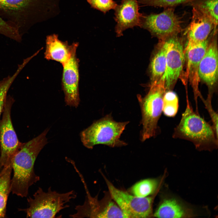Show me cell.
Instances as JSON below:
<instances>
[{
	"label": "cell",
	"instance_id": "9",
	"mask_svg": "<svg viewBox=\"0 0 218 218\" xmlns=\"http://www.w3.org/2000/svg\"><path fill=\"white\" fill-rule=\"evenodd\" d=\"M38 0H0V16L22 36L31 25Z\"/></svg>",
	"mask_w": 218,
	"mask_h": 218
},
{
	"label": "cell",
	"instance_id": "24",
	"mask_svg": "<svg viewBox=\"0 0 218 218\" xmlns=\"http://www.w3.org/2000/svg\"><path fill=\"white\" fill-rule=\"evenodd\" d=\"M195 0H138L139 3L142 6H150L154 7L174 8L181 4L192 3Z\"/></svg>",
	"mask_w": 218,
	"mask_h": 218
},
{
	"label": "cell",
	"instance_id": "16",
	"mask_svg": "<svg viewBox=\"0 0 218 218\" xmlns=\"http://www.w3.org/2000/svg\"><path fill=\"white\" fill-rule=\"evenodd\" d=\"M218 53L216 39L209 43L198 68V76L211 89L216 83L218 78Z\"/></svg>",
	"mask_w": 218,
	"mask_h": 218
},
{
	"label": "cell",
	"instance_id": "5",
	"mask_svg": "<svg viewBox=\"0 0 218 218\" xmlns=\"http://www.w3.org/2000/svg\"><path fill=\"white\" fill-rule=\"evenodd\" d=\"M166 91L164 83L159 81L151 85L144 97H138L142 114V141L155 136L157 133L158 123L162 113L163 97Z\"/></svg>",
	"mask_w": 218,
	"mask_h": 218
},
{
	"label": "cell",
	"instance_id": "22",
	"mask_svg": "<svg viewBox=\"0 0 218 218\" xmlns=\"http://www.w3.org/2000/svg\"><path fill=\"white\" fill-rule=\"evenodd\" d=\"M179 99L177 94L171 90L167 91L163 97L162 112L166 116H175L178 112Z\"/></svg>",
	"mask_w": 218,
	"mask_h": 218
},
{
	"label": "cell",
	"instance_id": "27",
	"mask_svg": "<svg viewBox=\"0 0 218 218\" xmlns=\"http://www.w3.org/2000/svg\"><path fill=\"white\" fill-rule=\"evenodd\" d=\"M200 97L209 114L212 123V127L216 136L218 137V114L212 107L211 99L208 97L206 100H205L201 96Z\"/></svg>",
	"mask_w": 218,
	"mask_h": 218
},
{
	"label": "cell",
	"instance_id": "12",
	"mask_svg": "<svg viewBox=\"0 0 218 218\" xmlns=\"http://www.w3.org/2000/svg\"><path fill=\"white\" fill-rule=\"evenodd\" d=\"M76 51L72 54L69 60L62 65L61 83L66 104L77 107L80 103L79 83L80 79L79 61Z\"/></svg>",
	"mask_w": 218,
	"mask_h": 218
},
{
	"label": "cell",
	"instance_id": "26",
	"mask_svg": "<svg viewBox=\"0 0 218 218\" xmlns=\"http://www.w3.org/2000/svg\"><path fill=\"white\" fill-rule=\"evenodd\" d=\"M91 7L105 14L111 9L115 8L117 4L113 0H87Z\"/></svg>",
	"mask_w": 218,
	"mask_h": 218
},
{
	"label": "cell",
	"instance_id": "23",
	"mask_svg": "<svg viewBox=\"0 0 218 218\" xmlns=\"http://www.w3.org/2000/svg\"><path fill=\"white\" fill-rule=\"evenodd\" d=\"M22 69V66H18L16 71L12 76L9 75L0 81V117L4 109L8 92L12 83Z\"/></svg>",
	"mask_w": 218,
	"mask_h": 218
},
{
	"label": "cell",
	"instance_id": "17",
	"mask_svg": "<svg viewBox=\"0 0 218 218\" xmlns=\"http://www.w3.org/2000/svg\"><path fill=\"white\" fill-rule=\"evenodd\" d=\"M78 45L77 42L69 45L67 41L60 40L58 35L53 34L47 36L46 40L45 58L48 60L58 62L62 65L70 58Z\"/></svg>",
	"mask_w": 218,
	"mask_h": 218
},
{
	"label": "cell",
	"instance_id": "18",
	"mask_svg": "<svg viewBox=\"0 0 218 218\" xmlns=\"http://www.w3.org/2000/svg\"><path fill=\"white\" fill-rule=\"evenodd\" d=\"M196 214L191 208L177 199L169 196L162 199L153 216L161 218H191Z\"/></svg>",
	"mask_w": 218,
	"mask_h": 218
},
{
	"label": "cell",
	"instance_id": "3",
	"mask_svg": "<svg viewBox=\"0 0 218 218\" xmlns=\"http://www.w3.org/2000/svg\"><path fill=\"white\" fill-rule=\"evenodd\" d=\"M77 196L73 190L59 193L50 187L45 192L38 187L33 197L27 198L28 207L19 210L25 212L27 218H55L61 211L69 206L66 204Z\"/></svg>",
	"mask_w": 218,
	"mask_h": 218
},
{
	"label": "cell",
	"instance_id": "19",
	"mask_svg": "<svg viewBox=\"0 0 218 218\" xmlns=\"http://www.w3.org/2000/svg\"><path fill=\"white\" fill-rule=\"evenodd\" d=\"M166 173L160 179H145L136 183L130 189V193L140 197H145L152 195L160 189Z\"/></svg>",
	"mask_w": 218,
	"mask_h": 218
},
{
	"label": "cell",
	"instance_id": "6",
	"mask_svg": "<svg viewBox=\"0 0 218 218\" xmlns=\"http://www.w3.org/2000/svg\"><path fill=\"white\" fill-rule=\"evenodd\" d=\"M109 194L125 218H145L153 216V204L159 190L150 196L140 197L115 187L106 177Z\"/></svg>",
	"mask_w": 218,
	"mask_h": 218
},
{
	"label": "cell",
	"instance_id": "8",
	"mask_svg": "<svg viewBox=\"0 0 218 218\" xmlns=\"http://www.w3.org/2000/svg\"><path fill=\"white\" fill-rule=\"evenodd\" d=\"M86 191V196L82 204L75 206V213L70 214L71 218H125L122 212L111 197L106 196L101 200L97 196L91 195L84 179L80 176Z\"/></svg>",
	"mask_w": 218,
	"mask_h": 218
},
{
	"label": "cell",
	"instance_id": "7",
	"mask_svg": "<svg viewBox=\"0 0 218 218\" xmlns=\"http://www.w3.org/2000/svg\"><path fill=\"white\" fill-rule=\"evenodd\" d=\"M184 22L183 17L175 13L174 8H169L159 14L141 13L139 27L162 39L181 32Z\"/></svg>",
	"mask_w": 218,
	"mask_h": 218
},
{
	"label": "cell",
	"instance_id": "1",
	"mask_svg": "<svg viewBox=\"0 0 218 218\" xmlns=\"http://www.w3.org/2000/svg\"><path fill=\"white\" fill-rule=\"evenodd\" d=\"M49 130L47 128L37 137L23 143L13 157V175L11 185L13 194L26 197L29 187L39 180V177L34 171V164L39 153L48 143L46 135Z\"/></svg>",
	"mask_w": 218,
	"mask_h": 218
},
{
	"label": "cell",
	"instance_id": "21",
	"mask_svg": "<svg viewBox=\"0 0 218 218\" xmlns=\"http://www.w3.org/2000/svg\"><path fill=\"white\" fill-rule=\"evenodd\" d=\"M161 46L153 56L150 62L152 84L157 83L160 80L165 70L166 50L162 41Z\"/></svg>",
	"mask_w": 218,
	"mask_h": 218
},
{
	"label": "cell",
	"instance_id": "13",
	"mask_svg": "<svg viewBox=\"0 0 218 218\" xmlns=\"http://www.w3.org/2000/svg\"><path fill=\"white\" fill-rule=\"evenodd\" d=\"M209 43L208 39L199 43L187 41L184 51L187 60V75L193 89L196 107H198V97L201 95L198 89L200 80L198 73L199 67Z\"/></svg>",
	"mask_w": 218,
	"mask_h": 218
},
{
	"label": "cell",
	"instance_id": "25",
	"mask_svg": "<svg viewBox=\"0 0 218 218\" xmlns=\"http://www.w3.org/2000/svg\"><path fill=\"white\" fill-rule=\"evenodd\" d=\"M196 6L209 16L218 25V0H204Z\"/></svg>",
	"mask_w": 218,
	"mask_h": 218
},
{
	"label": "cell",
	"instance_id": "20",
	"mask_svg": "<svg viewBox=\"0 0 218 218\" xmlns=\"http://www.w3.org/2000/svg\"><path fill=\"white\" fill-rule=\"evenodd\" d=\"M12 163L4 167L0 176V218L6 216V206L8 197L11 192Z\"/></svg>",
	"mask_w": 218,
	"mask_h": 218
},
{
	"label": "cell",
	"instance_id": "4",
	"mask_svg": "<svg viewBox=\"0 0 218 218\" xmlns=\"http://www.w3.org/2000/svg\"><path fill=\"white\" fill-rule=\"evenodd\" d=\"M129 121L118 122L111 114L106 115L95 121L80 134L81 141L87 148L92 149L98 144L111 147H121L127 145L120 140L121 135Z\"/></svg>",
	"mask_w": 218,
	"mask_h": 218
},
{
	"label": "cell",
	"instance_id": "15",
	"mask_svg": "<svg viewBox=\"0 0 218 218\" xmlns=\"http://www.w3.org/2000/svg\"><path fill=\"white\" fill-rule=\"evenodd\" d=\"M217 27L209 16L195 5L192 9L191 22L185 31L187 41L199 43L206 41Z\"/></svg>",
	"mask_w": 218,
	"mask_h": 218
},
{
	"label": "cell",
	"instance_id": "10",
	"mask_svg": "<svg viewBox=\"0 0 218 218\" xmlns=\"http://www.w3.org/2000/svg\"><path fill=\"white\" fill-rule=\"evenodd\" d=\"M178 34L161 39L166 50V65L164 73L159 81L163 82L166 91L171 90L182 73L185 54Z\"/></svg>",
	"mask_w": 218,
	"mask_h": 218
},
{
	"label": "cell",
	"instance_id": "2",
	"mask_svg": "<svg viewBox=\"0 0 218 218\" xmlns=\"http://www.w3.org/2000/svg\"><path fill=\"white\" fill-rule=\"evenodd\" d=\"M172 137L191 142L199 150L211 151L218 147V137L212 126L194 111L188 98L185 110Z\"/></svg>",
	"mask_w": 218,
	"mask_h": 218
},
{
	"label": "cell",
	"instance_id": "28",
	"mask_svg": "<svg viewBox=\"0 0 218 218\" xmlns=\"http://www.w3.org/2000/svg\"><path fill=\"white\" fill-rule=\"evenodd\" d=\"M4 167L0 168V176H1V174L2 172Z\"/></svg>",
	"mask_w": 218,
	"mask_h": 218
},
{
	"label": "cell",
	"instance_id": "11",
	"mask_svg": "<svg viewBox=\"0 0 218 218\" xmlns=\"http://www.w3.org/2000/svg\"><path fill=\"white\" fill-rule=\"evenodd\" d=\"M14 101L10 96L7 97L0 120V168L12 163L13 157L23 143L18 138L11 120V110Z\"/></svg>",
	"mask_w": 218,
	"mask_h": 218
},
{
	"label": "cell",
	"instance_id": "14",
	"mask_svg": "<svg viewBox=\"0 0 218 218\" xmlns=\"http://www.w3.org/2000/svg\"><path fill=\"white\" fill-rule=\"evenodd\" d=\"M137 0H121L114 9V19L116 22L115 29L117 36L129 28L140 26L141 13Z\"/></svg>",
	"mask_w": 218,
	"mask_h": 218
}]
</instances>
